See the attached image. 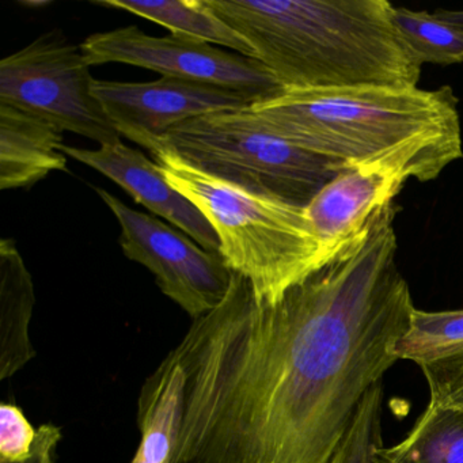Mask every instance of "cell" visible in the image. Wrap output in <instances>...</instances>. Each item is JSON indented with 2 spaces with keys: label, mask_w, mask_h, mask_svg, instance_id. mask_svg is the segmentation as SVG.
Listing matches in <instances>:
<instances>
[{
  "label": "cell",
  "mask_w": 463,
  "mask_h": 463,
  "mask_svg": "<svg viewBox=\"0 0 463 463\" xmlns=\"http://www.w3.org/2000/svg\"><path fill=\"white\" fill-rule=\"evenodd\" d=\"M89 66L129 64L164 77L210 83L241 91L254 102L281 91L257 59L219 50L207 43L170 34L148 36L137 26L89 36L80 44Z\"/></svg>",
  "instance_id": "obj_8"
},
{
  "label": "cell",
  "mask_w": 463,
  "mask_h": 463,
  "mask_svg": "<svg viewBox=\"0 0 463 463\" xmlns=\"http://www.w3.org/2000/svg\"><path fill=\"white\" fill-rule=\"evenodd\" d=\"M161 145V151H170L219 180L299 207H307L344 169L262 128L248 109L178 124Z\"/></svg>",
  "instance_id": "obj_5"
},
{
  "label": "cell",
  "mask_w": 463,
  "mask_h": 463,
  "mask_svg": "<svg viewBox=\"0 0 463 463\" xmlns=\"http://www.w3.org/2000/svg\"><path fill=\"white\" fill-rule=\"evenodd\" d=\"M286 142L341 166H384L435 180L463 158L458 99L449 86L281 90L248 108Z\"/></svg>",
  "instance_id": "obj_2"
},
{
  "label": "cell",
  "mask_w": 463,
  "mask_h": 463,
  "mask_svg": "<svg viewBox=\"0 0 463 463\" xmlns=\"http://www.w3.org/2000/svg\"><path fill=\"white\" fill-rule=\"evenodd\" d=\"M61 439V428L53 424L40 425L33 449L26 459L18 460V462L0 460V463H55L56 447Z\"/></svg>",
  "instance_id": "obj_22"
},
{
  "label": "cell",
  "mask_w": 463,
  "mask_h": 463,
  "mask_svg": "<svg viewBox=\"0 0 463 463\" xmlns=\"http://www.w3.org/2000/svg\"><path fill=\"white\" fill-rule=\"evenodd\" d=\"M392 20L406 47L421 64L451 66L463 63V29L433 13L394 7Z\"/></svg>",
  "instance_id": "obj_17"
},
{
  "label": "cell",
  "mask_w": 463,
  "mask_h": 463,
  "mask_svg": "<svg viewBox=\"0 0 463 463\" xmlns=\"http://www.w3.org/2000/svg\"><path fill=\"white\" fill-rule=\"evenodd\" d=\"M383 463H463V408L428 403L402 441L379 447Z\"/></svg>",
  "instance_id": "obj_16"
},
{
  "label": "cell",
  "mask_w": 463,
  "mask_h": 463,
  "mask_svg": "<svg viewBox=\"0 0 463 463\" xmlns=\"http://www.w3.org/2000/svg\"><path fill=\"white\" fill-rule=\"evenodd\" d=\"M419 367L430 389V402L463 408V344Z\"/></svg>",
  "instance_id": "obj_20"
},
{
  "label": "cell",
  "mask_w": 463,
  "mask_h": 463,
  "mask_svg": "<svg viewBox=\"0 0 463 463\" xmlns=\"http://www.w3.org/2000/svg\"><path fill=\"white\" fill-rule=\"evenodd\" d=\"M37 430L14 403L0 405V460L18 462L31 455Z\"/></svg>",
  "instance_id": "obj_21"
},
{
  "label": "cell",
  "mask_w": 463,
  "mask_h": 463,
  "mask_svg": "<svg viewBox=\"0 0 463 463\" xmlns=\"http://www.w3.org/2000/svg\"><path fill=\"white\" fill-rule=\"evenodd\" d=\"M63 131L0 102V189L31 188L52 172L67 170Z\"/></svg>",
  "instance_id": "obj_12"
},
{
  "label": "cell",
  "mask_w": 463,
  "mask_h": 463,
  "mask_svg": "<svg viewBox=\"0 0 463 463\" xmlns=\"http://www.w3.org/2000/svg\"><path fill=\"white\" fill-rule=\"evenodd\" d=\"M382 405L383 387H373L354 414L348 432L329 463H373L382 444Z\"/></svg>",
  "instance_id": "obj_19"
},
{
  "label": "cell",
  "mask_w": 463,
  "mask_h": 463,
  "mask_svg": "<svg viewBox=\"0 0 463 463\" xmlns=\"http://www.w3.org/2000/svg\"><path fill=\"white\" fill-rule=\"evenodd\" d=\"M376 451H378V449H376ZM373 463H383V462H382L381 459H379L378 457H376V452H375V457H373Z\"/></svg>",
  "instance_id": "obj_24"
},
{
  "label": "cell",
  "mask_w": 463,
  "mask_h": 463,
  "mask_svg": "<svg viewBox=\"0 0 463 463\" xmlns=\"http://www.w3.org/2000/svg\"><path fill=\"white\" fill-rule=\"evenodd\" d=\"M183 401V371L170 352L142 387L137 409L140 443L131 463H175Z\"/></svg>",
  "instance_id": "obj_14"
},
{
  "label": "cell",
  "mask_w": 463,
  "mask_h": 463,
  "mask_svg": "<svg viewBox=\"0 0 463 463\" xmlns=\"http://www.w3.org/2000/svg\"><path fill=\"white\" fill-rule=\"evenodd\" d=\"M96 6L131 13L169 29L175 36L197 40L207 44L230 48L240 55L254 58L248 40L222 20L205 4V0H162V2H131V0H97Z\"/></svg>",
  "instance_id": "obj_15"
},
{
  "label": "cell",
  "mask_w": 463,
  "mask_h": 463,
  "mask_svg": "<svg viewBox=\"0 0 463 463\" xmlns=\"http://www.w3.org/2000/svg\"><path fill=\"white\" fill-rule=\"evenodd\" d=\"M281 90L417 88L422 64L386 0H205Z\"/></svg>",
  "instance_id": "obj_3"
},
{
  "label": "cell",
  "mask_w": 463,
  "mask_h": 463,
  "mask_svg": "<svg viewBox=\"0 0 463 463\" xmlns=\"http://www.w3.org/2000/svg\"><path fill=\"white\" fill-rule=\"evenodd\" d=\"M463 344V310H414L408 332L397 343L400 360L417 365Z\"/></svg>",
  "instance_id": "obj_18"
},
{
  "label": "cell",
  "mask_w": 463,
  "mask_h": 463,
  "mask_svg": "<svg viewBox=\"0 0 463 463\" xmlns=\"http://www.w3.org/2000/svg\"><path fill=\"white\" fill-rule=\"evenodd\" d=\"M34 286L14 241L0 242V381L13 378L34 356L29 326Z\"/></svg>",
  "instance_id": "obj_13"
},
{
  "label": "cell",
  "mask_w": 463,
  "mask_h": 463,
  "mask_svg": "<svg viewBox=\"0 0 463 463\" xmlns=\"http://www.w3.org/2000/svg\"><path fill=\"white\" fill-rule=\"evenodd\" d=\"M120 224L124 256L145 265L156 286L196 319L218 307L234 272L221 254L211 253L191 237L154 215L139 213L105 189H97Z\"/></svg>",
  "instance_id": "obj_7"
},
{
  "label": "cell",
  "mask_w": 463,
  "mask_h": 463,
  "mask_svg": "<svg viewBox=\"0 0 463 463\" xmlns=\"http://www.w3.org/2000/svg\"><path fill=\"white\" fill-rule=\"evenodd\" d=\"M394 203L278 302L235 273L223 302L175 346L183 371L175 463H329L411 326Z\"/></svg>",
  "instance_id": "obj_1"
},
{
  "label": "cell",
  "mask_w": 463,
  "mask_h": 463,
  "mask_svg": "<svg viewBox=\"0 0 463 463\" xmlns=\"http://www.w3.org/2000/svg\"><path fill=\"white\" fill-rule=\"evenodd\" d=\"M153 156L173 188L210 222L224 262L250 281L257 302L273 305L333 259L305 207L219 180L167 150Z\"/></svg>",
  "instance_id": "obj_4"
},
{
  "label": "cell",
  "mask_w": 463,
  "mask_h": 463,
  "mask_svg": "<svg viewBox=\"0 0 463 463\" xmlns=\"http://www.w3.org/2000/svg\"><path fill=\"white\" fill-rule=\"evenodd\" d=\"M408 178L384 166L341 170L305 207L314 232L330 257L356 240L392 204Z\"/></svg>",
  "instance_id": "obj_11"
},
{
  "label": "cell",
  "mask_w": 463,
  "mask_h": 463,
  "mask_svg": "<svg viewBox=\"0 0 463 463\" xmlns=\"http://www.w3.org/2000/svg\"><path fill=\"white\" fill-rule=\"evenodd\" d=\"M435 14L441 20L463 29V10H438Z\"/></svg>",
  "instance_id": "obj_23"
},
{
  "label": "cell",
  "mask_w": 463,
  "mask_h": 463,
  "mask_svg": "<svg viewBox=\"0 0 463 463\" xmlns=\"http://www.w3.org/2000/svg\"><path fill=\"white\" fill-rule=\"evenodd\" d=\"M93 82L82 48L61 31L42 34L0 61L2 104L99 146L120 142V135L93 94Z\"/></svg>",
  "instance_id": "obj_6"
},
{
  "label": "cell",
  "mask_w": 463,
  "mask_h": 463,
  "mask_svg": "<svg viewBox=\"0 0 463 463\" xmlns=\"http://www.w3.org/2000/svg\"><path fill=\"white\" fill-rule=\"evenodd\" d=\"M61 151L118 184L135 202L145 205L154 215L169 221L205 250L221 254L218 235L202 211L175 191L158 165L153 164L145 154L123 142L102 145L97 150L61 145Z\"/></svg>",
  "instance_id": "obj_10"
},
{
  "label": "cell",
  "mask_w": 463,
  "mask_h": 463,
  "mask_svg": "<svg viewBox=\"0 0 463 463\" xmlns=\"http://www.w3.org/2000/svg\"><path fill=\"white\" fill-rule=\"evenodd\" d=\"M93 94L120 137L151 154L161 151L169 129L213 113L248 109L254 99L210 83L162 77L154 82H93Z\"/></svg>",
  "instance_id": "obj_9"
}]
</instances>
